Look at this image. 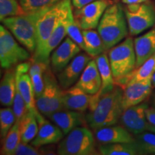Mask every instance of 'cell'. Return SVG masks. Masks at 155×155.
<instances>
[{"label":"cell","mask_w":155,"mask_h":155,"mask_svg":"<svg viewBox=\"0 0 155 155\" xmlns=\"http://www.w3.org/2000/svg\"><path fill=\"white\" fill-rule=\"evenodd\" d=\"M123 91L116 86L112 91L100 96L94 108L86 115V121L94 130L115 125L121 118Z\"/></svg>","instance_id":"cell-1"},{"label":"cell","mask_w":155,"mask_h":155,"mask_svg":"<svg viewBox=\"0 0 155 155\" xmlns=\"http://www.w3.org/2000/svg\"><path fill=\"white\" fill-rule=\"evenodd\" d=\"M127 22L124 9L120 4H112L106 9L98 25L106 50L111 49L127 36Z\"/></svg>","instance_id":"cell-2"},{"label":"cell","mask_w":155,"mask_h":155,"mask_svg":"<svg viewBox=\"0 0 155 155\" xmlns=\"http://www.w3.org/2000/svg\"><path fill=\"white\" fill-rule=\"evenodd\" d=\"M71 4V0H62L53 7L40 11L36 23L37 47L32 61L43 62L44 52L48 39L64 11Z\"/></svg>","instance_id":"cell-3"},{"label":"cell","mask_w":155,"mask_h":155,"mask_svg":"<svg viewBox=\"0 0 155 155\" xmlns=\"http://www.w3.org/2000/svg\"><path fill=\"white\" fill-rule=\"evenodd\" d=\"M40 11L9 17L2 22L18 41L30 53H35L37 47L36 23Z\"/></svg>","instance_id":"cell-4"},{"label":"cell","mask_w":155,"mask_h":155,"mask_svg":"<svg viewBox=\"0 0 155 155\" xmlns=\"http://www.w3.org/2000/svg\"><path fill=\"white\" fill-rule=\"evenodd\" d=\"M108 56L114 81L127 76L136 69L137 58L131 38H127L121 43L111 48Z\"/></svg>","instance_id":"cell-5"},{"label":"cell","mask_w":155,"mask_h":155,"mask_svg":"<svg viewBox=\"0 0 155 155\" xmlns=\"http://www.w3.org/2000/svg\"><path fill=\"white\" fill-rule=\"evenodd\" d=\"M60 155H91L96 154L95 139L86 127H78L68 133L60 143L57 150Z\"/></svg>","instance_id":"cell-6"},{"label":"cell","mask_w":155,"mask_h":155,"mask_svg":"<svg viewBox=\"0 0 155 155\" xmlns=\"http://www.w3.org/2000/svg\"><path fill=\"white\" fill-rule=\"evenodd\" d=\"M45 88L36 98L37 108L42 115L48 117L54 112L65 109L63 101V91L49 68L44 74Z\"/></svg>","instance_id":"cell-7"},{"label":"cell","mask_w":155,"mask_h":155,"mask_svg":"<svg viewBox=\"0 0 155 155\" xmlns=\"http://www.w3.org/2000/svg\"><path fill=\"white\" fill-rule=\"evenodd\" d=\"M124 12L129 33L137 35L155 24V7L150 2L127 5Z\"/></svg>","instance_id":"cell-8"},{"label":"cell","mask_w":155,"mask_h":155,"mask_svg":"<svg viewBox=\"0 0 155 155\" xmlns=\"http://www.w3.org/2000/svg\"><path fill=\"white\" fill-rule=\"evenodd\" d=\"M30 57L27 50L21 47L5 26H0V64L4 69H8Z\"/></svg>","instance_id":"cell-9"},{"label":"cell","mask_w":155,"mask_h":155,"mask_svg":"<svg viewBox=\"0 0 155 155\" xmlns=\"http://www.w3.org/2000/svg\"><path fill=\"white\" fill-rule=\"evenodd\" d=\"M112 5L111 0H97L75 10L74 18L81 30L98 28L106 9Z\"/></svg>","instance_id":"cell-10"},{"label":"cell","mask_w":155,"mask_h":155,"mask_svg":"<svg viewBox=\"0 0 155 155\" xmlns=\"http://www.w3.org/2000/svg\"><path fill=\"white\" fill-rule=\"evenodd\" d=\"M148 107L147 103H141L125 109L120 118L122 126L135 135L147 131L149 122L145 111Z\"/></svg>","instance_id":"cell-11"},{"label":"cell","mask_w":155,"mask_h":155,"mask_svg":"<svg viewBox=\"0 0 155 155\" xmlns=\"http://www.w3.org/2000/svg\"><path fill=\"white\" fill-rule=\"evenodd\" d=\"M92 60L88 54L77 55L58 74V80L62 88L67 89L72 86L81 77L88 63Z\"/></svg>","instance_id":"cell-12"},{"label":"cell","mask_w":155,"mask_h":155,"mask_svg":"<svg viewBox=\"0 0 155 155\" xmlns=\"http://www.w3.org/2000/svg\"><path fill=\"white\" fill-rule=\"evenodd\" d=\"M152 88V78L129 83L123 90L122 107L124 111L146 100L150 96Z\"/></svg>","instance_id":"cell-13"},{"label":"cell","mask_w":155,"mask_h":155,"mask_svg":"<svg viewBox=\"0 0 155 155\" xmlns=\"http://www.w3.org/2000/svg\"><path fill=\"white\" fill-rule=\"evenodd\" d=\"M38 122V131L36 137L32 141L31 144L35 147L54 144L63 138V131L56 124H51L45 119L40 111L35 114Z\"/></svg>","instance_id":"cell-14"},{"label":"cell","mask_w":155,"mask_h":155,"mask_svg":"<svg viewBox=\"0 0 155 155\" xmlns=\"http://www.w3.org/2000/svg\"><path fill=\"white\" fill-rule=\"evenodd\" d=\"M80 46L71 38H66L51 55L53 73H60L81 52Z\"/></svg>","instance_id":"cell-15"},{"label":"cell","mask_w":155,"mask_h":155,"mask_svg":"<svg viewBox=\"0 0 155 155\" xmlns=\"http://www.w3.org/2000/svg\"><path fill=\"white\" fill-rule=\"evenodd\" d=\"M75 85L90 95H94L99 91L102 81L96 60L92 59L89 62Z\"/></svg>","instance_id":"cell-16"},{"label":"cell","mask_w":155,"mask_h":155,"mask_svg":"<svg viewBox=\"0 0 155 155\" xmlns=\"http://www.w3.org/2000/svg\"><path fill=\"white\" fill-rule=\"evenodd\" d=\"M48 118L63 131L65 135L84 123V116L82 112L73 110L64 109L54 112Z\"/></svg>","instance_id":"cell-17"},{"label":"cell","mask_w":155,"mask_h":155,"mask_svg":"<svg viewBox=\"0 0 155 155\" xmlns=\"http://www.w3.org/2000/svg\"><path fill=\"white\" fill-rule=\"evenodd\" d=\"M92 95L86 94L75 85L63 91V101L65 109L84 112L89 108Z\"/></svg>","instance_id":"cell-18"},{"label":"cell","mask_w":155,"mask_h":155,"mask_svg":"<svg viewBox=\"0 0 155 155\" xmlns=\"http://www.w3.org/2000/svg\"><path fill=\"white\" fill-rule=\"evenodd\" d=\"M121 126H109L95 130V137L102 144L131 143L135 141L132 135Z\"/></svg>","instance_id":"cell-19"},{"label":"cell","mask_w":155,"mask_h":155,"mask_svg":"<svg viewBox=\"0 0 155 155\" xmlns=\"http://www.w3.org/2000/svg\"><path fill=\"white\" fill-rule=\"evenodd\" d=\"M134 44L137 58L136 68H137L155 53V28L135 38Z\"/></svg>","instance_id":"cell-20"},{"label":"cell","mask_w":155,"mask_h":155,"mask_svg":"<svg viewBox=\"0 0 155 155\" xmlns=\"http://www.w3.org/2000/svg\"><path fill=\"white\" fill-rule=\"evenodd\" d=\"M16 69L14 68L7 69L0 84V101L5 106L13 105L16 91Z\"/></svg>","instance_id":"cell-21"},{"label":"cell","mask_w":155,"mask_h":155,"mask_svg":"<svg viewBox=\"0 0 155 155\" xmlns=\"http://www.w3.org/2000/svg\"><path fill=\"white\" fill-rule=\"evenodd\" d=\"M71 7V5H69L66 8V9L64 11L63 15H61V18L58 20L57 25H55L53 32H52L49 39H48L43 55V62H45V63H50L49 57L50 53L57 47L58 45L61 43L62 40L67 35L66 17L69 9Z\"/></svg>","instance_id":"cell-22"},{"label":"cell","mask_w":155,"mask_h":155,"mask_svg":"<svg viewBox=\"0 0 155 155\" xmlns=\"http://www.w3.org/2000/svg\"><path fill=\"white\" fill-rule=\"evenodd\" d=\"M96 62L101 78L102 85L100 91L97 93L98 96H101L112 91L115 88L114 78L110 65L108 56L106 53H103L96 57Z\"/></svg>","instance_id":"cell-23"},{"label":"cell","mask_w":155,"mask_h":155,"mask_svg":"<svg viewBox=\"0 0 155 155\" xmlns=\"http://www.w3.org/2000/svg\"><path fill=\"white\" fill-rule=\"evenodd\" d=\"M16 80L17 86L24 98L28 111L33 112L35 114L39 111L37 108L33 85L30 74L20 73L16 71Z\"/></svg>","instance_id":"cell-24"},{"label":"cell","mask_w":155,"mask_h":155,"mask_svg":"<svg viewBox=\"0 0 155 155\" xmlns=\"http://www.w3.org/2000/svg\"><path fill=\"white\" fill-rule=\"evenodd\" d=\"M19 121L21 141L30 142L35 139L38 131V122L35 114L28 111Z\"/></svg>","instance_id":"cell-25"},{"label":"cell","mask_w":155,"mask_h":155,"mask_svg":"<svg viewBox=\"0 0 155 155\" xmlns=\"http://www.w3.org/2000/svg\"><path fill=\"white\" fill-rule=\"evenodd\" d=\"M82 34L85 44L84 50L88 55L95 58L106 51L104 42L98 32L93 30H83Z\"/></svg>","instance_id":"cell-26"},{"label":"cell","mask_w":155,"mask_h":155,"mask_svg":"<svg viewBox=\"0 0 155 155\" xmlns=\"http://www.w3.org/2000/svg\"><path fill=\"white\" fill-rule=\"evenodd\" d=\"M102 155H137L139 153L134 143H110L99 147Z\"/></svg>","instance_id":"cell-27"},{"label":"cell","mask_w":155,"mask_h":155,"mask_svg":"<svg viewBox=\"0 0 155 155\" xmlns=\"http://www.w3.org/2000/svg\"><path fill=\"white\" fill-rule=\"evenodd\" d=\"M21 142L19 121H16L8 134L3 139V144L1 149V154L14 155V152L18 144Z\"/></svg>","instance_id":"cell-28"},{"label":"cell","mask_w":155,"mask_h":155,"mask_svg":"<svg viewBox=\"0 0 155 155\" xmlns=\"http://www.w3.org/2000/svg\"><path fill=\"white\" fill-rule=\"evenodd\" d=\"M134 143L139 154H155V133L144 131L137 134Z\"/></svg>","instance_id":"cell-29"},{"label":"cell","mask_w":155,"mask_h":155,"mask_svg":"<svg viewBox=\"0 0 155 155\" xmlns=\"http://www.w3.org/2000/svg\"><path fill=\"white\" fill-rule=\"evenodd\" d=\"M81 29L75 22L74 15L73 14L72 7L69 9L66 17L67 35L75 42L80 46L82 50H85V44Z\"/></svg>","instance_id":"cell-30"},{"label":"cell","mask_w":155,"mask_h":155,"mask_svg":"<svg viewBox=\"0 0 155 155\" xmlns=\"http://www.w3.org/2000/svg\"><path fill=\"white\" fill-rule=\"evenodd\" d=\"M155 67V53L145 61L140 67L136 68L133 71L131 79L129 83L147 80L152 78L154 73Z\"/></svg>","instance_id":"cell-31"},{"label":"cell","mask_w":155,"mask_h":155,"mask_svg":"<svg viewBox=\"0 0 155 155\" xmlns=\"http://www.w3.org/2000/svg\"><path fill=\"white\" fill-rule=\"evenodd\" d=\"M26 14L17 0H0V19Z\"/></svg>","instance_id":"cell-32"},{"label":"cell","mask_w":155,"mask_h":155,"mask_svg":"<svg viewBox=\"0 0 155 155\" xmlns=\"http://www.w3.org/2000/svg\"><path fill=\"white\" fill-rule=\"evenodd\" d=\"M16 121L14 110L11 108H3L0 110V135L2 140L5 138L9 131Z\"/></svg>","instance_id":"cell-33"},{"label":"cell","mask_w":155,"mask_h":155,"mask_svg":"<svg viewBox=\"0 0 155 155\" xmlns=\"http://www.w3.org/2000/svg\"><path fill=\"white\" fill-rule=\"evenodd\" d=\"M62 0H19L26 13H33L53 7Z\"/></svg>","instance_id":"cell-34"},{"label":"cell","mask_w":155,"mask_h":155,"mask_svg":"<svg viewBox=\"0 0 155 155\" xmlns=\"http://www.w3.org/2000/svg\"><path fill=\"white\" fill-rule=\"evenodd\" d=\"M43 75L44 74H42V73H36V74L30 76L31 79H32V85H33L35 98H38L41 96L44 91L45 80Z\"/></svg>","instance_id":"cell-35"},{"label":"cell","mask_w":155,"mask_h":155,"mask_svg":"<svg viewBox=\"0 0 155 155\" xmlns=\"http://www.w3.org/2000/svg\"><path fill=\"white\" fill-rule=\"evenodd\" d=\"M40 153L33 145L21 141L15 150L14 155H39Z\"/></svg>","instance_id":"cell-36"},{"label":"cell","mask_w":155,"mask_h":155,"mask_svg":"<svg viewBox=\"0 0 155 155\" xmlns=\"http://www.w3.org/2000/svg\"><path fill=\"white\" fill-rule=\"evenodd\" d=\"M32 63L30 71H29V74L30 76L36 73L45 74V73L49 68V63H45V62L32 61Z\"/></svg>","instance_id":"cell-37"},{"label":"cell","mask_w":155,"mask_h":155,"mask_svg":"<svg viewBox=\"0 0 155 155\" xmlns=\"http://www.w3.org/2000/svg\"><path fill=\"white\" fill-rule=\"evenodd\" d=\"M145 114L149 123L155 127V108L148 107L145 111Z\"/></svg>","instance_id":"cell-38"},{"label":"cell","mask_w":155,"mask_h":155,"mask_svg":"<svg viewBox=\"0 0 155 155\" xmlns=\"http://www.w3.org/2000/svg\"><path fill=\"white\" fill-rule=\"evenodd\" d=\"M31 65V62H25V63H20L17 64L16 66V71L20 73H27L30 71Z\"/></svg>","instance_id":"cell-39"},{"label":"cell","mask_w":155,"mask_h":155,"mask_svg":"<svg viewBox=\"0 0 155 155\" xmlns=\"http://www.w3.org/2000/svg\"><path fill=\"white\" fill-rule=\"evenodd\" d=\"M73 7L75 8H81L84 7L85 5H88L89 3H91L93 2L97 1V0H71Z\"/></svg>","instance_id":"cell-40"},{"label":"cell","mask_w":155,"mask_h":155,"mask_svg":"<svg viewBox=\"0 0 155 155\" xmlns=\"http://www.w3.org/2000/svg\"><path fill=\"white\" fill-rule=\"evenodd\" d=\"M122 2L126 5H131V4H139L148 2V0H121Z\"/></svg>","instance_id":"cell-41"},{"label":"cell","mask_w":155,"mask_h":155,"mask_svg":"<svg viewBox=\"0 0 155 155\" xmlns=\"http://www.w3.org/2000/svg\"><path fill=\"white\" fill-rule=\"evenodd\" d=\"M147 131H152V132L155 133V127L152 124H150L149 123L148 127H147Z\"/></svg>","instance_id":"cell-42"},{"label":"cell","mask_w":155,"mask_h":155,"mask_svg":"<svg viewBox=\"0 0 155 155\" xmlns=\"http://www.w3.org/2000/svg\"><path fill=\"white\" fill-rule=\"evenodd\" d=\"M152 83L153 88H155V72L154 73V74H153L152 77Z\"/></svg>","instance_id":"cell-43"},{"label":"cell","mask_w":155,"mask_h":155,"mask_svg":"<svg viewBox=\"0 0 155 155\" xmlns=\"http://www.w3.org/2000/svg\"><path fill=\"white\" fill-rule=\"evenodd\" d=\"M153 102H154V108H155V96L154 97V101H153Z\"/></svg>","instance_id":"cell-44"},{"label":"cell","mask_w":155,"mask_h":155,"mask_svg":"<svg viewBox=\"0 0 155 155\" xmlns=\"http://www.w3.org/2000/svg\"><path fill=\"white\" fill-rule=\"evenodd\" d=\"M154 72H155V67H154Z\"/></svg>","instance_id":"cell-45"}]
</instances>
